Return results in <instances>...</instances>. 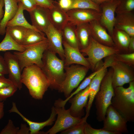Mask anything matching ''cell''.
<instances>
[{
    "label": "cell",
    "instance_id": "cell-1",
    "mask_svg": "<svg viewBox=\"0 0 134 134\" xmlns=\"http://www.w3.org/2000/svg\"><path fill=\"white\" fill-rule=\"evenodd\" d=\"M21 82L28 90L33 98L41 100L50 86L49 81L41 68L34 64L24 68Z\"/></svg>",
    "mask_w": 134,
    "mask_h": 134
},
{
    "label": "cell",
    "instance_id": "cell-2",
    "mask_svg": "<svg viewBox=\"0 0 134 134\" xmlns=\"http://www.w3.org/2000/svg\"><path fill=\"white\" fill-rule=\"evenodd\" d=\"M41 69L47 76L51 88L59 91L65 77L64 60L47 49L42 58Z\"/></svg>",
    "mask_w": 134,
    "mask_h": 134
},
{
    "label": "cell",
    "instance_id": "cell-3",
    "mask_svg": "<svg viewBox=\"0 0 134 134\" xmlns=\"http://www.w3.org/2000/svg\"><path fill=\"white\" fill-rule=\"evenodd\" d=\"M127 88L123 86L114 88V95L111 105L127 122L134 121V81Z\"/></svg>",
    "mask_w": 134,
    "mask_h": 134
},
{
    "label": "cell",
    "instance_id": "cell-4",
    "mask_svg": "<svg viewBox=\"0 0 134 134\" xmlns=\"http://www.w3.org/2000/svg\"><path fill=\"white\" fill-rule=\"evenodd\" d=\"M112 72L111 67L102 79L99 90L95 97L96 118L99 122H102L104 119L106 110L111 104L112 98L114 95L112 81Z\"/></svg>",
    "mask_w": 134,
    "mask_h": 134
},
{
    "label": "cell",
    "instance_id": "cell-5",
    "mask_svg": "<svg viewBox=\"0 0 134 134\" xmlns=\"http://www.w3.org/2000/svg\"><path fill=\"white\" fill-rule=\"evenodd\" d=\"M48 47L47 38L37 43L29 45L23 52H14L13 54L18 61L22 71L24 68L34 64L41 68L43 66V54Z\"/></svg>",
    "mask_w": 134,
    "mask_h": 134
},
{
    "label": "cell",
    "instance_id": "cell-6",
    "mask_svg": "<svg viewBox=\"0 0 134 134\" xmlns=\"http://www.w3.org/2000/svg\"><path fill=\"white\" fill-rule=\"evenodd\" d=\"M82 54L88 56L86 58L90 69L94 71L103 59L109 56L120 53L114 47H109L98 42L91 36L89 44L85 48L80 50Z\"/></svg>",
    "mask_w": 134,
    "mask_h": 134
},
{
    "label": "cell",
    "instance_id": "cell-7",
    "mask_svg": "<svg viewBox=\"0 0 134 134\" xmlns=\"http://www.w3.org/2000/svg\"><path fill=\"white\" fill-rule=\"evenodd\" d=\"M89 69L86 67L77 64L64 66L65 77L59 91L63 93L67 98L68 97L84 79Z\"/></svg>",
    "mask_w": 134,
    "mask_h": 134
},
{
    "label": "cell",
    "instance_id": "cell-8",
    "mask_svg": "<svg viewBox=\"0 0 134 134\" xmlns=\"http://www.w3.org/2000/svg\"><path fill=\"white\" fill-rule=\"evenodd\" d=\"M102 129L121 134L128 132L127 121L111 104L108 107L103 120Z\"/></svg>",
    "mask_w": 134,
    "mask_h": 134
},
{
    "label": "cell",
    "instance_id": "cell-9",
    "mask_svg": "<svg viewBox=\"0 0 134 134\" xmlns=\"http://www.w3.org/2000/svg\"><path fill=\"white\" fill-rule=\"evenodd\" d=\"M57 118L54 126L45 134H55L62 132L80 122L82 118L72 115L68 109L64 107L55 106Z\"/></svg>",
    "mask_w": 134,
    "mask_h": 134
},
{
    "label": "cell",
    "instance_id": "cell-10",
    "mask_svg": "<svg viewBox=\"0 0 134 134\" xmlns=\"http://www.w3.org/2000/svg\"><path fill=\"white\" fill-rule=\"evenodd\" d=\"M120 0L105 2L100 5L101 15L99 21L111 36L114 28L116 9Z\"/></svg>",
    "mask_w": 134,
    "mask_h": 134
},
{
    "label": "cell",
    "instance_id": "cell-11",
    "mask_svg": "<svg viewBox=\"0 0 134 134\" xmlns=\"http://www.w3.org/2000/svg\"><path fill=\"white\" fill-rule=\"evenodd\" d=\"M68 22L76 26L95 20H99L101 12L89 9H74L66 12Z\"/></svg>",
    "mask_w": 134,
    "mask_h": 134
},
{
    "label": "cell",
    "instance_id": "cell-12",
    "mask_svg": "<svg viewBox=\"0 0 134 134\" xmlns=\"http://www.w3.org/2000/svg\"><path fill=\"white\" fill-rule=\"evenodd\" d=\"M44 34L48 41L47 49L58 54L61 59L64 60V52L61 31L54 27L51 24Z\"/></svg>",
    "mask_w": 134,
    "mask_h": 134
},
{
    "label": "cell",
    "instance_id": "cell-13",
    "mask_svg": "<svg viewBox=\"0 0 134 134\" xmlns=\"http://www.w3.org/2000/svg\"><path fill=\"white\" fill-rule=\"evenodd\" d=\"M4 58L7 65L8 78L20 90L22 87L21 82L22 72L18 61L13 54L6 52Z\"/></svg>",
    "mask_w": 134,
    "mask_h": 134
},
{
    "label": "cell",
    "instance_id": "cell-14",
    "mask_svg": "<svg viewBox=\"0 0 134 134\" xmlns=\"http://www.w3.org/2000/svg\"><path fill=\"white\" fill-rule=\"evenodd\" d=\"M29 13L32 25L38 30L44 34L51 24L49 9L37 5Z\"/></svg>",
    "mask_w": 134,
    "mask_h": 134
},
{
    "label": "cell",
    "instance_id": "cell-15",
    "mask_svg": "<svg viewBox=\"0 0 134 134\" xmlns=\"http://www.w3.org/2000/svg\"><path fill=\"white\" fill-rule=\"evenodd\" d=\"M89 94V91L88 86L75 95L74 97L69 100L71 105L68 109L72 115L81 118L84 115L83 108L87 106Z\"/></svg>",
    "mask_w": 134,
    "mask_h": 134
},
{
    "label": "cell",
    "instance_id": "cell-16",
    "mask_svg": "<svg viewBox=\"0 0 134 134\" xmlns=\"http://www.w3.org/2000/svg\"><path fill=\"white\" fill-rule=\"evenodd\" d=\"M9 113L15 112L19 115L24 121L29 125L30 130V134H41L40 130L44 127L52 125L55 119L57 113L55 107H53L51 109V112L49 118L46 121L41 122H37L31 121L25 117L19 111L16 103L13 102L11 109L8 111Z\"/></svg>",
    "mask_w": 134,
    "mask_h": 134
},
{
    "label": "cell",
    "instance_id": "cell-17",
    "mask_svg": "<svg viewBox=\"0 0 134 134\" xmlns=\"http://www.w3.org/2000/svg\"><path fill=\"white\" fill-rule=\"evenodd\" d=\"M64 52V66L76 64L82 65L90 69V64L80 51L71 47L63 40Z\"/></svg>",
    "mask_w": 134,
    "mask_h": 134
},
{
    "label": "cell",
    "instance_id": "cell-18",
    "mask_svg": "<svg viewBox=\"0 0 134 134\" xmlns=\"http://www.w3.org/2000/svg\"><path fill=\"white\" fill-rule=\"evenodd\" d=\"M91 36L99 43L109 47H114L111 36L99 20H95L89 23Z\"/></svg>",
    "mask_w": 134,
    "mask_h": 134
},
{
    "label": "cell",
    "instance_id": "cell-19",
    "mask_svg": "<svg viewBox=\"0 0 134 134\" xmlns=\"http://www.w3.org/2000/svg\"><path fill=\"white\" fill-rule=\"evenodd\" d=\"M107 68L103 65L101 69L95 76L88 86L89 94L88 101L86 107V114L89 115L95 96L99 90L102 80L107 71Z\"/></svg>",
    "mask_w": 134,
    "mask_h": 134
},
{
    "label": "cell",
    "instance_id": "cell-20",
    "mask_svg": "<svg viewBox=\"0 0 134 134\" xmlns=\"http://www.w3.org/2000/svg\"><path fill=\"white\" fill-rule=\"evenodd\" d=\"M114 28L123 30L134 36V15L133 12L117 14Z\"/></svg>",
    "mask_w": 134,
    "mask_h": 134
},
{
    "label": "cell",
    "instance_id": "cell-21",
    "mask_svg": "<svg viewBox=\"0 0 134 134\" xmlns=\"http://www.w3.org/2000/svg\"><path fill=\"white\" fill-rule=\"evenodd\" d=\"M113 55L104 58L103 65L107 67L113 66L117 68L122 75L126 84L134 81V73L132 67L115 60Z\"/></svg>",
    "mask_w": 134,
    "mask_h": 134
},
{
    "label": "cell",
    "instance_id": "cell-22",
    "mask_svg": "<svg viewBox=\"0 0 134 134\" xmlns=\"http://www.w3.org/2000/svg\"><path fill=\"white\" fill-rule=\"evenodd\" d=\"M49 9L51 24L56 29L61 31L68 22L66 12L59 7L56 1L54 6Z\"/></svg>",
    "mask_w": 134,
    "mask_h": 134
},
{
    "label": "cell",
    "instance_id": "cell-23",
    "mask_svg": "<svg viewBox=\"0 0 134 134\" xmlns=\"http://www.w3.org/2000/svg\"><path fill=\"white\" fill-rule=\"evenodd\" d=\"M5 10L4 16L0 22V35L6 33V24L17 13L18 8V0H4Z\"/></svg>",
    "mask_w": 134,
    "mask_h": 134
},
{
    "label": "cell",
    "instance_id": "cell-24",
    "mask_svg": "<svg viewBox=\"0 0 134 134\" xmlns=\"http://www.w3.org/2000/svg\"><path fill=\"white\" fill-rule=\"evenodd\" d=\"M111 36L114 47L119 50L120 53H128L131 36L125 31L115 28Z\"/></svg>",
    "mask_w": 134,
    "mask_h": 134
},
{
    "label": "cell",
    "instance_id": "cell-25",
    "mask_svg": "<svg viewBox=\"0 0 134 134\" xmlns=\"http://www.w3.org/2000/svg\"><path fill=\"white\" fill-rule=\"evenodd\" d=\"M76 27V26L68 22L61 31L63 40L70 46L80 50Z\"/></svg>",
    "mask_w": 134,
    "mask_h": 134
},
{
    "label": "cell",
    "instance_id": "cell-26",
    "mask_svg": "<svg viewBox=\"0 0 134 134\" xmlns=\"http://www.w3.org/2000/svg\"><path fill=\"white\" fill-rule=\"evenodd\" d=\"M76 31L80 50L86 48L88 45L91 36L89 23H83L76 26Z\"/></svg>",
    "mask_w": 134,
    "mask_h": 134
},
{
    "label": "cell",
    "instance_id": "cell-27",
    "mask_svg": "<svg viewBox=\"0 0 134 134\" xmlns=\"http://www.w3.org/2000/svg\"><path fill=\"white\" fill-rule=\"evenodd\" d=\"M18 4V8L17 13L14 17L8 22L6 27L16 26H20L40 32L32 25L29 24L25 18L23 14L24 10L22 3L19 2Z\"/></svg>",
    "mask_w": 134,
    "mask_h": 134
},
{
    "label": "cell",
    "instance_id": "cell-28",
    "mask_svg": "<svg viewBox=\"0 0 134 134\" xmlns=\"http://www.w3.org/2000/svg\"><path fill=\"white\" fill-rule=\"evenodd\" d=\"M29 45L18 44L12 39L7 32H6L5 37L0 43V51L13 50L23 52L28 47Z\"/></svg>",
    "mask_w": 134,
    "mask_h": 134
},
{
    "label": "cell",
    "instance_id": "cell-29",
    "mask_svg": "<svg viewBox=\"0 0 134 134\" xmlns=\"http://www.w3.org/2000/svg\"><path fill=\"white\" fill-rule=\"evenodd\" d=\"M103 65H100L94 72L86 77L81 84L78 87L76 90L73 93L71 94L65 100H59L58 101V104L61 107H64L67 102L69 100L80 91L84 89L90 84L91 80L95 76L101 69Z\"/></svg>",
    "mask_w": 134,
    "mask_h": 134
},
{
    "label": "cell",
    "instance_id": "cell-30",
    "mask_svg": "<svg viewBox=\"0 0 134 134\" xmlns=\"http://www.w3.org/2000/svg\"><path fill=\"white\" fill-rule=\"evenodd\" d=\"M43 33L30 29H28L22 44L23 45L33 44L47 38Z\"/></svg>",
    "mask_w": 134,
    "mask_h": 134
},
{
    "label": "cell",
    "instance_id": "cell-31",
    "mask_svg": "<svg viewBox=\"0 0 134 134\" xmlns=\"http://www.w3.org/2000/svg\"><path fill=\"white\" fill-rule=\"evenodd\" d=\"M28 29L24 27L18 26L7 27L6 32H7L15 41L22 45Z\"/></svg>",
    "mask_w": 134,
    "mask_h": 134
},
{
    "label": "cell",
    "instance_id": "cell-32",
    "mask_svg": "<svg viewBox=\"0 0 134 134\" xmlns=\"http://www.w3.org/2000/svg\"><path fill=\"white\" fill-rule=\"evenodd\" d=\"M92 9L101 12L100 6L94 3L91 0H72L70 9Z\"/></svg>",
    "mask_w": 134,
    "mask_h": 134
},
{
    "label": "cell",
    "instance_id": "cell-33",
    "mask_svg": "<svg viewBox=\"0 0 134 134\" xmlns=\"http://www.w3.org/2000/svg\"><path fill=\"white\" fill-rule=\"evenodd\" d=\"M89 115L86 114L80 122L63 131L62 134H84V128L87 118Z\"/></svg>",
    "mask_w": 134,
    "mask_h": 134
},
{
    "label": "cell",
    "instance_id": "cell-34",
    "mask_svg": "<svg viewBox=\"0 0 134 134\" xmlns=\"http://www.w3.org/2000/svg\"><path fill=\"white\" fill-rule=\"evenodd\" d=\"M114 59L134 68V53H118L113 55Z\"/></svg>",
    "mask_w": 134,
    "mask_h": 134
},
{
    "label": "cell",
    "instance_id": "cell-35",
    "mask_svg": "<svg viewBox=\"0 0 134 134\" xmlns=\"http://www.w3.org/2000/svg\"><path fill=\"white\" fill-rule=\"evenodd\" d=\"M134 9V0H120L115 13L121 14L132 12Z\"/></svg>",
    "mask_w": 134,
    "mask_h": 134
},
{
    "label": "cell",
    "instance_id": "cell-36",
    "mask_svg": "<svg viewBox=\"0 0 134 134\" xmlns=\"http://www.w3.org/2000/svg\"><path fill=\"white\" fill-rule=\"evenodd\" d=\"M111 67L113 69L112 81L113 88L123 86L126 83L122 75L116 67L113 66Z\"/></svg>",
    "mask_w": 134,
    "mask_h": 134
},
{
    "label": "cell",
    "instance_id": "cell-37",
    "mask_svg": "<svg viewBox=\"0 0 134 134\" xmlns=\"http://www.w3.org/2000/svg\"><path fill=\"white\" fill-rule=\"evenodd\" d=\"M17 88L14 84L0 88V99L2 101L13 96L16 91Z\"/></svg>",
    "mask_w": 134,
    "mask_h": 134
},
{
    "label": "cell",
    "instance_id": "cell-38",
    "mask_svg": "<svg viewBox=\"0 0 134 134\" xmlns=\"http://www.w3.org/2000/svg\"><path fill=\"white\" fill-rule=\"evenodd\" d=\"M84 134H116L115 133L102 129H97L93 128L87 122L84 126Z\"/></svg>",
    "mask_w": 134,
    "mask_h": 134
},
{
    "label": "cell",
    "instance_id": "cell-39",
    "mask_svg": "<svg viewBox=\"0 0 134 134\" xmlns=\"http://www.w3.org/2000/svg\"><path fill=\"white\" fill-rule=\"evenodd\" d=\"M19 128L16 127L11 119L0 132V134H17Z\"/></svg>",
    "mask_w": 134,
    "mask_h": 134
},
{
    "label": "cell",
    "instance_id": "cell-40",
    "mask_svg": "<svg viewBox=\"0 0 134 134\" xmlns=\"http://www.w3.org/2000/svg\"><path fill=\"white\" fill-rule=\"evenodd\" d=\"M24 9L29 12L31 11L36 7L37 5L34 0H20Z\"/></svg>",
    "mask_w": 134,
    "mask_h": 134
},
{
    "label": "cell",
    "instance_id": "cell-41",
    "mask_svg": "<svg viewBox=\"0 0 134 134\" xmlns=\"http://www.w3.org/2000/svg\"><path fill=\"white\" fill-rule=\"evenodd\" d=\"M37 5L50 9L55 5L56 1L53 0H34Z\"/></svg>",
    "mask_w": 134,
    "mask_h": 134
},
{
    "label": "cell",
    "instance_id": "cell-42",
    "mask_svg": "<svg viewBox=\"0 0 134 134\" xmlns=\"http://www.w3.org/2000/svg\"><path fill=\"white\" fill-rule=\"evenodd\" d=\"M58 3L61 9L66 12L71 9L72 0H59Z\"/></svg>",
    "mask_w": 134,
    "mask_h": 134
},
{
    "label": "cell",
    "instance_id": "cell-43",
    "mask_svg": "<svg viewBox=\"0 0 134 134\" xmlns=\"http://www.w3.org/2000/svg\"><path fill=\"white\" fill-rule=\"evenodd\" d=\"M7 74V68L4 57L0 55V74L4 75Z\"/></svg>",
    "mask_w": 134,
    "mask_h": 134
},
{
    "label": "cell",
    "instance_id": "cell-44",
    "mask_svg": "<svg viewBox=\"0 0 134 134\" xmlns=\"http://www.w3.org/2000/svg\"><path fill=\"white\" fill-rule=\"evenodd\" d=\"M13 84L8 78H5L4 75L0 74V88Z\"/></svg>",
    "mask_w": 134,
    "mask_h": 134
},
{
    "label": "cell",
    "instance_id": "cell-45",
    "mask_svg": "<svg viewBox=\"0 0 134 134\" xmlns=\"http://www.w3.org/2000/svg\"><path fill=\"white\" fill-rule=\"evenodd\" d=\"M17 134H30L29 127L25 124H21Z\"/></svg>",
    "mask_w": 134,
    "mask_h": 134
},
{
    "label": "cell",
    "instance_id": "cell-46",
    "mask_svg": "<svg viewBox=\"0 0 134 134\" xmlns=\"http://www.w3.org/2000/svg\"><path fill=\"white\" fill-rule=\"evenodd\" d=\"M134 53V36H131L128 48V53Z\"/></svg>",
    "mask_w": 134,
    "mask_h": 134
},
{
    "label": "cell",
    "instance_id": "cell-47",
    "mask_svg": "<svg viewBox=\"0 0 134 134\" xmlns=\"http://www.w3.org/2000/svg\"><path fill=\"white\" fill-rule=\"evenodd\" d=\"M4 6V0H0V21L2 19L4 16V11L3 7Z\"/></svg>",
    "mask_w": 134,
    "mask_h": 134
},
{
    "label": "cell",
    "instance_id": "cell-48",
    "mask_svg": "<svg viewBox=\"0 0 134 134\" xmlns=\"http://www.w3.org/2000/svg\"><path fill=\"white\" fill-rule=\"evenodd\" d=\"M4 103L2 101L0 102V120L4 115Z\"/></svg>",
    "mask_w": 134,
    "mask_h": 134
},
{
    "label": "cell",
    "instance_id": "cell-49",
    "mask_svg": "<svg viewBox=\"0 0 134 134\" xmlns=\"http://www.w3.org/2000/svg\"><path fill=\"white\" fill-rule=\"evenodd\" d=\"M93 2L97 5L100 6L102 3L106 1H110V0H91Z\"/></svg>",
    "mask_w": 134,
    "mask_h": 134
},
{
    "label": "cell",
    "instance_id": "cell-50",
    "mask_svg": "<svg viewBox=\"0 0 134 134\" xmlns=\"http://www.w3.org/2000/svg\"><path fill=\"white\" fill-rule=\"evenodd\" d=\"M2 101H3L2 100H1V99H0V102Z\"/></svg>",
    "mask_w": 134,
    "mask_h": 134
},
{
    "label": "cell",
    "instance_id": "cell-51",
    "mask_svg": "<svg viewBox=\"0 0 134 134\" xmlns=\"http://www.w3.org/2000/svg\"><path fill=\"white\" fill-rule=\"evenodd\" d=\"M18 0V2H19L20 1V0Z\"/></svg>",
    "mask_w": 134,
    "mask_h": 134
},
{
    "label": "cell",
    "instance_id": "cell-52",
    "mask_svg": "<svg viewBox=\"0 0 134 134\" xmlns=\"http://www.w3.org/2000/svg\"><path fill=\"white\" fill-rule=\"evenodd\" d=\"M110 0V1H112L113 0Z\"/></svg>",
    "mask_w": 134,
    "mask_h": 134
}]
</instances>
